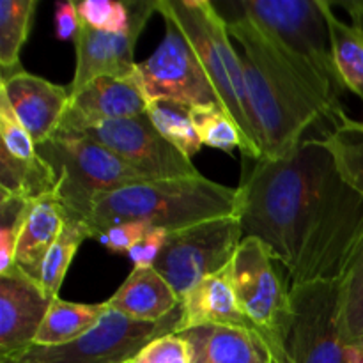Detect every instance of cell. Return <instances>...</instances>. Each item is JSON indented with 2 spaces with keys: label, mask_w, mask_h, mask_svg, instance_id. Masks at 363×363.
I'll return each mask as SVG.
<instances>
[{
  "label": "cell",
  "mask_w": 363,
  "mask_h": 363,
  "mask_svg": "<svg viewBox=\"0 0 363 363\" xmlns=\"http://www.w3.org/2000/svg\"><path fill=\"white\" fill-rule=\"evenodd\" d=\"M236 216L245 238L264 241L291 287L339 282L363 236V197L340 176L321 137L287 158L245 156Z\"/></svg>",
  "instance_id": "6da1fadb"
},
{
  "label": "cell",
  "mask_w": 363,
  "mask_h": 363,
  "mask_svg": "<svg viewBox=\"0 0 363 363\" xmlns=\"http://www.w3.org/2000/svg\"><path fill=\"white\" fill-rule=\"evenodd\" d=\"M238 188L223 186L204 176L147 181L96 199L85 220L92 240L117 223L142 222L169 233L208 220L236 215Z\"/></svg>",
  "instance_id": "7a4b0ae2"
},
{
  "label": "cell",
  "mask_w": 363,
  "mask_h": 363,
  "mask_svg": "<svg viewBox=\"0 0 363 363\" xmlns=\"http://www.w3.org/2000/svg\"><path fill=\"white\" fill-rule=\"evenodd\" d=\"M156 11L170 16L197 53L222 108L243 135V156L262 158L254 126L240 52L230 43L227 23L209 0H156Z\"/></svg>",
  "instance_id": "3957f363"
},
{
  "label": "cell",
  "mask_w": 363,
  "mask_h": 363,
  "mask_svg": "<svg viewBox=\"0 0 363 363\" xmlns=\"http://www.w3.org/2000/svg\"><path fill=\"white\" fill-rule=\"evenodd\" d=\"M38 152L55 177L53 195L67 216L85 222L96 199L121 188L147 183L145 176L92 138L77 131L57 130Z\"/></svg>",
  "instance_id": "277c9868"
},
{
  "label": "cell",
  "mask_w": 363,
  "mask_h": 363,
  "mask_svg": "<svg viewBox=\"0 0 363 363\" xmlns=\"http://www.w3.org/2000/svg\"><path fill=\"white\" fill-rule=\"evenodd\" d=\"M264 241L243 238L233 262L238 303L268 347L273 363H291L289 337L294 323L291 287L275 269Z\"/></svg>",
  "instance_id": "5b68a950"
},
{
  "label": "cell",
  "mask_w": 363,
  "mask_h": 363,
  "mask_svg": "<svg viewBox=\"0 0 363 363\" xmlns=\"http://www.w3.org/2000/svg\"><path fill=\"white\" fill-rule=\"evenodd\" d=\"M240 55L262 158H287L300 147L305 133L325 121L303 92L264 60L247 52Z\"/></svg>",
  "instance_id": "8992f818"
},
{
  "label": "cell",
  "mask_w": 363,
  "mask_h": 363,
  "mask_svg": "<svg viewBox=\"0 0 363 363\" xmlns=\"http://www.w3.org/2000/svg\"><path fill=\"white\" fill-rule=\"evenodd\" d=\"M230 4L269 38L314 67L342 98L346 87L333 60L325 0H233Z\"/></svg>",
  "instance_id": "52a82bcc"
},
{
  "label": "cell",
  "mask_w": 363,
  "mask_h": 363,
  "mask_svg": "<svg viewBox=\"0 0 363 363\" xmlns=\"http://www.w3.org/2000/svg\"><path fill=\"white\" fill-rule=\"evenodd\" d=\"M243 238V227L236 215L174 230L169 233L155 269L183 301L206 277L215 275L233 262Z\"/></svg>",
  "instance_id": "ba28073f"
},
{
  "label": "cell",
  "mask_w": 363,
  "mask_h": 363,
  "mask_svg": "<svg viewBox=\"0 0 363 363\" xmlns=\"http://www.w3.org/2000/svg\"><path fill=\"white\" fill-rule=\"evenodd\" d=\"M181 307L158 323L135 321L106 307L87 333L66 346H32L27 357L38 363H126L162 335L179 332Z\"/></svg>",
  "instance_id": "9c48e42d"
},
{
  "label": "cell",
  "mask_w": 363,
  "mask_h": 363,
  "mask_svg": "<svg viewBox=\"0 0 363 363\" xmlns=\"http://www.w3.org/2000/svg\"><path fill=\"white\" fill-rule=\"evenodd\" d=\"M162 18L165 21L162 43L147 60L137 62L135 67L147 99H167L188 108L220 105L218 96L190 41L172 18L165 14Z\"/></svg>",
  "instance_id": "30bf717a"
},
{
  "label": "cell",
  "mask_w": 363,
  "mask_h": 363,
  "mask_svg": "<svg viewBox=\"0 0 363 363\" xmlns=\"http://www.w3.org/2000/svg\"><path fill=\"white\" fill-rule=\"evenodd\" d=\"M77 133L85 135L110 149L113 155L151 181L202 176L190 158L158 133L147 112L128 119L106 121Z\"/></svg>",
  "instance_id": "8fae6325"
},
{
  "label": "cell",
  "mask_w": 363,
  "mask_h": 363,
  "mask_svg": "<svg viewBox=\"0 0 363 363\" xmlns=\"http://www.w3.org/2000/svg\"><path fill=\"white\" fill-rule=\"evenodd\" d=\"M294 323L289 337L291 363H347L337 319V282L291 287Z\"/></svg>",
  "instance_id": "7c38bea8"
},
{
  "label": "cell",
  "mask_w": 363,
  "mask_h": 363,
  "mask_svg": "<svg viewBox=\"0 0 363 363\" xmlns=\"http://www.w3.org/2000/svg\"><path fill=\"white\" fill-rule=\"evenodd\" d=\"M130 7L131 23L124 32H101L82 23L74 39L77 67L69 94L98 77L126 78L135 73V46L156 11V0H130Z\"/></svg>",
  "instance_id": "4fadbf2b"
},
{
  "label": "cell",
  "mask_w": 363,
  "mask_h": 363,
  "mask_svg": "<svg viewBox=\"0 0 363 363\" xmlns=\"http://www.w3.org/2000/svg\"><path fill=\"white\" fill-rule=\"evenodd\" d=\"M53 298L20 268L0 275V358L27 353L35 342Z\"/></svg>",
  "instance_id": "5bb4252c"
},
{
  "label": "cell",
  "mask_w": 363,
  "mask_h": 363,
  "mask_svg": "<svg viewBox=\"0 0 363 363\" xmlns=\"http://www.w3.org/2000/svg\"><path fill=\"white\" fill-rule=\"evenodd\" d=\"M149 99L137 73L126 78L98 77L71 94L59 130L82 131L99 123L147 112Z\"/></svg>",
  "instance_id": "9a60e30c"
},
{
  "label": "cell",
  "mask_w": 363,
  "mask_h": 363,
  "mask_svg": "<svg viewBox=\"0 0 363 363\" xmlns=\"http://www.w3.org/2000/svg\"><path fill=\"white\" fill-rule=\"evenodd\" d=\"M0 94L9 101L14 116L35 145L45 144L60 128L69 105V89L21 71L0 80Z\"/></svg>",
  "instance_id": "2e32d148"
},
{
  "label": "cell",
  "mask_w": 363,
  "mask_h": 363,
  "mask_svg": "<svg viewBox=\"0 0 363 363\" xmlns=\"http://www.w3.org/2000/svg\"><path fill=\"white\" fill-rule=\"evenodd\" d=\"M208 325L234 326L257 333L238 303L230 264L206 277L181 301L179 332Z\"/></svg>",
  "instance_id": "e0dca14e"
},
{
  "label": "cell",
  "mask_w": 363,
  "mask_h": 363,
  "mask_svg": "<svg viewBox=\"0 0 363 363\" xmlns=\"http://www.w3.org/2000/svg\"><path fill=\"white\" fill-rule=\"evenodd\" d=\"M106 307L135 321L158 323L181 307L179 298L155 268H133Z\"/></svg>",
  "instance_id": "ac0fdd59"
},
{
  "label": "cell",
  "mask_w": 363,
  "mask_h": 363,
  "mask_svg": "<svg viewBox=\"0 0 363 363\" xmlns=\"http://www.w3.org/2000/svg\"><path fill=\"white\" fill-rule=\"evenodd\" d=\"M191 346L194 357L208 363H273L257 333L234 326H197L179 332Z\"/></svg>",
  "instance_id": "d6986e66"
},
{
  "label": "cell",
  "mask_w": 363,
  "mask_h": 363,
  "mask_svg": "<svg viewBox=\"0 0 363 363\" xmlns=\"http://www.w3.org/2000/svg\"><path fill=\"white\" fill-rule=\"evenodd\" d=\"M66 218V211L53 194L43 195L32 201L30 211L18 240L14 261L21 272L38 282L43 261L59 238Z\"/></svg>",
  "instance_id": "ffe728a7"
},
{
  "label": "cell",
  "mask_w": 363,
  "mask_h": 363,
  "mask_svg": "<svg viewBox=\"0 0 363 363\" xmlns=\"http://www.w3.org/2000/svg\"><path fill=\"white\" fill-rule=\"evenodd\" d=\"M106 312V303H73L53 298L34 346H66L87 333Z\"/></svg>",
  "instance_id": "44dd1931"
},
{
  "label": "cell",
  "mask_w": 363,
  "mask_h": 363,
  "mask_svg": "<svg viewBox=\"0 0 363 363\" xmlns=\"http://www.w3.org/2000/svg\"><path fill=\"white\" fill-rule=\"evenodd\" d=\"M339 286L337 319L344 344L363 350V236L354 247Z\"/></svg>",
  "instance_id": "7402d4cb"
},
{
  "label": "cell",
  "mask_w": 363,
  "mask_h": 363,
  "mask_svg": "<svg viewBox=\"0 0 363 363\" xmlns=\"http://www.w3.org/2000/svg\"><path fill=\"white\" fill-rule=\"evenodd\" d=\"M325 14L340 80L363 103V34L353 23H346L333 13V2L325 0Z\"/></svg>",
  "instance_id": "603a6c76"
},
{
  "label": "cell",
  "mask_w": 363,
  "mask_h": 363,
  "mask_svg": "<svg viewBox=\"0 0 363 363\" xmlns=\"http://www.w3.org/2000/svg\"><path fill=\"white\" fill-rule=\"evenodd\" d=\"M38 0L0 2V80L21 73L20 52L30 32Z\"/></svg>",
  "instance_id": "cb8c5ba5"
},
{
  "label": "cell",
  "mask_w": 363,
  "mask_h": 363,
  "mask_svg": "<svg viewBox=\"0 0 363 363\" xmlns=\"http://www.w3.org/2000/svg\"><path fill=\"white\" fill-rule=\"evenodd\" d=\"M340 176L363 197V123L344 113L340 124L321 137Z\"/></svg>",
  "instance_id": "d4e9b609"
},
{
  "label": "cell",
  "mask_w": 363,
  "mask_h": 363,
  "mask_svg": "<svg viewBox=\"0 0 363 363\" xmlns=\"http://www.w3.org/2000/svg\"><path fill=\"white\" fill-rule=\"evenodd\" d=\"M89 238H91V233H89L87 223L67 216L59 238L43 261L41 275H39V284L52 298L59 296V291L78 248Z\"/></svg>",
  "instance_id": "484cf974"
},
{
  "label": "cell",
  "mask_w": 363,
  "mask_h": 363,
  "mask_svg": "<svg viewBox=\"0 0 363 363\" xmlns=\"http://www.w3.org/2000/svg\"><path fill=\"white\" fill-rule=\"evenodd\" d=\"M147 116L158 133L186 158L191 160L201 151L202 142L194 126L191 108L167 99H155L149 101Z\"/></svg>",
  "instance_id": "4316f807"
},
{
  "label": "cell",
  "mask_w": 363,
  "mask_h": 363,
  "mask_svg": "<svg viewBox=\"0 0 363 363\" xmlns=\"http://www.w3.org/2000/svg\"><path fill=\"white\" fill-rule=\"evenodd\" d=\"M191 119L202 145H209L225 152H233L234 149L243 152V135L233 117L222 108V105L195 106L191 108Z\"/></svg>",
  "instance_id": "83f0119b"
},
{
  "label": "cell",
  "mask_w": 363,
  "mask_h": 363,
  "mask_svg": "<svg viewBox=\"0 0 363 363\" xmlns=\"http://www.w3.org/2000/svg\"><path fill=\"white\" fill-rule=\"evenodd\" d=\"M30 204L32 199L0 195V275H6L16 268L14 254Z\"/></svg>",
  "instance_id": "f1b7e54d"
},
{
  "label": "cell",
  "mask_w": 363,
  "mask_h": 363,
  "mask_svg": "<svg viewBox=\"0 0 363 363\" xmlns=\"http://www.w3.org/2000/svg\"><path fill=\"white\" fill-rule=\"evenodd\" d=\"M80 21L94 30L124 32L131 23V7L128 2L113 0H82L77 2Z\"/></svg>",
  "instance_id": "f546056e"
},
{
  "label": "cell",
  "mask_w": 363,
  "mask_h": 363,
  "mask_svg": "<svg viewBox=\"0 0 363 363\" xmlns=\"http://www.w3.org/2000/svg\"><path fill=\"white\" fill-rule=\"evenodd\" d=\"M131 363H194V351L179 333H169L142 347Z\"/></svg>",
  "instance_id": "4dcf8cb0"
},
{
  "label": "cell",
  "mask_w": 363,
  "mask_h": 363,
  "mask_svg": "<svg viewBox=\"0 0 363 363\" xmlns=\"http://www.w3.org/2000/svg\"><path fill=\"white\" fill-rule=\"evenodd\" d=\"M149 229H152V227L142 222L117 223V225L103 230L96 240L99 241V245L116 252V254H128L149 233Z\"/></svg>",
  "instance_id": "1f68e13d"
},
{
  "label": "cell",
  "mask_w": 363,
  "mask_h": 363,
  "mask_svg": "<svg viewBox=\"0 0 363 363\" xmlns=\"http://www.w3.org/2000/svg\"><path fill=\"white\" fill-rule=\"evenodd\" d=\"M167 238H169V230L160 229V227L149 229V233L128 252V257L131 259L135 268H155L156 261L165 248Z\"/></svg>",
  "instance_id": "d6a6232c"
},
{
  "label": "cell",
  "mask_w": 363,
  "mask_h": 363,
  "mask_svg": "<svg viewBox=\"0 0 363 363\" xmlns=\"http://www.w3.org/2000/svg\"><path fill=\"white\" fill-rule=\"evenodd\" d=\"M53 21H55V35L60 41H71V39L74 41L82 27L77 2L69 0V2L55 4Z\"/></svg>",
  "instance_id": "836d02e7"
},
{
  "label": "cell",
  "mask_w": 363,
  "mask_h": 363,
  "mask_svg": "<svg viewBox=\"0 0 363 363\" xmlns=\"http://www.w3.org/2000/svg\"><path fill=\"white\" fill-rule=\"evenodd\" d=\"M339 6H342L347 11L351 18V23L358 28L363 34V0H350V2H340Z\"/></svg>",
  "instance_id": "e575fe53"
},
{
  "label": "cell",
  "mask_w": 363,
  "mask_h": 363,
  "mask_svg": "<svg viewBox=\"0 0 363 363\" xmlns=\"http://www.w3.org/2000/svg\"><path fill=\"white\" fill-rule=\"evenodd\" d=\"M346 362L347 363H363V350H360V347L347 346Z\"/></svg>",
  "instance_id": "d590c367"
},
{
  "label": "cell",
  "mask_w": 363,
  "mask_h": 363,
  "mask_svg": "<svg viewBox=\"0 0 363 363\" xmlns=\"http://www.w3.org/2000/svg\"><path fill=\"white\" fill-rule=\"evenodd\" d=\"M0 363H38L27 357H14V358H0Z\"/></svg>",
  "instance_id": "8d00e7d4"
},
{
  "label": "cell",
  "mask_w": 363,
  "mask_h": 363,
  "mask_svg": "<svg viewBox=\"0 0 363 363\" xmlns=\"http://www.w3.org/2000/svg\"><path fill=\"white\" fill-rule=\"evenodd\" d=\"M194 363H208V362H204V360H202V358L194 357Z\"/></svg>",
  "instance_id": "74e56055"
},
{
  "label": "cell",
  "mask_w": 363,
  "mask_h": 363,
  "mask_svg": "<svg viewBox=\"0 0 363 363\" xmlns=\"http://www.w3.org/2000/svg\"><path fill=\"white\" fill-rule=\"evenodd\" d=\"M126 363H131V360H130V362H126Z\"/></svg>",
  "instance_id": "f35d334b"
}]
</instances>
